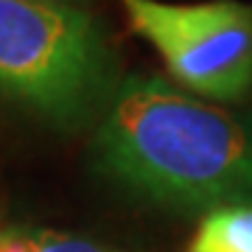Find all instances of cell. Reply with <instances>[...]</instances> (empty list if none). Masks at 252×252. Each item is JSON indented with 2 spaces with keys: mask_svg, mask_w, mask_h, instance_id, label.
<instances>
[{
  "mask_svg": "<svg viewBox=\"0 0 252 252\" xmlns=\"http://www.w3.org/2000/svg\"><path fill=\"white\" fill-rule=\"evenodd\" d=\"M121 79L118 45L93 9L0 0V118L56 135L93 132Z\"/></svg>",
  "mask_w": 252,
  "mask_h": 252,
  "instance_id": "2",
  "label": "cell"
},
{
  "mask_svg": "<svg viewBox=\"0 0 252 252\" xmlns=\"http://www.w3.org/2000/svg\"><path fill=\"white\" fill-rule=\"evenodd\" d=\"M93 177L174 213L252 202V109L129 73L87 143Z\"/></svg>",
  "mask_w": 252,
  "mask_h": 252,
  "instance_id": "1",
  "label": "cell"
},
{
  "mask_svg": "<svg viewBox=\"0 0 252 252\" xmlns=\"http://www.w3.org/2000/svg\"><path fill=\"white\" fill-rule=\"evenodd\" d=\"M182 252H252V202L207 210Z\"/></svg>",
  "mask_w": 252,
  "mask_h": 252,
  "instance_id": "4",
  "label": "cell"
},
{
  "mask_svg": "<svg viewBox=\"0 0 252 252\" xmlns=\"http://www.w3.org/2000/svg\"><path fill=\"white\" fill-rule=\"evenodd\" d=\"M180 90L241 107L252 98V3L115 0Z\"/></svg>",
  "mask_w": 252,
  "mask_h": 252,
  "instance_id": "3",
  "label": "cell"
},
{
  "mask_svg": "<svg viewBox=\"0 0 252 252\" xmlns=\"http://www.w3.org/2000/svg\"><path fill=\"white\" fill-rule=\"evenodd\" d=\"M31 252H126V250L107 247V244H98L93 238H81V235L31 227Z\"/></svg>",
  "mask_w": 252,
  "mask_h": 252,
  "instance_id": "5",
  "label": "cell"
},
{
  "mask_svg": "<svg viewBox=\"0 0 252 252\" xmlns=\"http://www.w3.org/2000/svg\"><path fill=\"white\" fill-rule=\"evenodd\" d=\"M54 3H67V6H84V9H93L95 0H54Z\"/></svg>",
  "mask_w": 252,
  "mask_h": 252,
  "instance_id": "6",
  "label": "cell"
}]
</instances>
